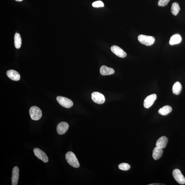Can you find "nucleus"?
<instances>
[{"mask_svg": "<svg viewBox=\"0 0 185 185\" xmlns=\"http://www.w3.org/2000/svg\"><path fill=\"white\" fill-rule=\"evenodd\" d=\"M66 159L68 164L74 168L80 167V164L75 155L72 152H69L66 155Z\"/></svg>", "mask_w": 185, "mask_h": 185, "instance_id": "nucleus-1", "label": "nucleus"}, {"mask_svg": "<svg viewBox=\"0 0 185 185\" xmlns=\"http://www.w3.org/2000/svg\"><path fill=\"white\" fill-rule=\"evenodd\" d=\"M29 113L31 118L34 120H40L42 116L41 110L36 106H33L30 108Z\"/></svg>", "mask_w": 185, "mask_h": 185, "instance_id": "nucleus-2", "label": "nucleus"}, {"mask_svg": "<svg viewBox=\"0 0 185 185\" xmlns=\"http://www.w3.org/2000/svg\"><path fill=\"white\" fill-rule=\"evenodd\" d=\"M138 40L140 43L148 46L152 45L155 41V39L153 37L142 35L138 36Z\"/></svg>", "mask_w": 185, "mask_h": 185, "instance_id": "nucleus-3", "label": "nucleus"}, {"mask_svg": "<svg viewBox=\"0 0 185 185\" xmlns=\"http://www.w3.org/2000/svg\"><path fill=\"white\" fill-rule=\"evenodd\" d=\"M57 100L60 105L66 108H71L73 105V102L71 100L63 96H57Z\"/></svg>", "mask_w": 185, "mask_h": 185, "instance_id": "nucleus-4", "label": "nucleus"}, {"mask_svg": "<svg viewBox=\"0 0 185 185\" xmlns=\"http://www.w3.org/2000/svg\"><path fill=\"white\" fill-rule=\"evenodd\" d=\"M92 98L93 102L96 104H103L105 100V98L102 94L98 92H94L92 94Z\"/></svg>", "mask_w": 185, "mask_h": 185, "instance_id": "nucleus-5", "label": "nucleus"}, {"mask_svg": "<svg viewBox=\"0 0 185 185\" xmlns=\"http://www.w3.org/2000/svg\"><path fill=\"white\" fill-rule=\"evenodd\" d=\"M174 179L179 184H185V178L180 171L178 169H175L172 172Z\"/></svg>", "mask_w": 185, "mask_h": 185, "instance_id": "nucleus-6", "label": "nucleus"}, {"mask_svg": "<svg viewBox=\"0 0 185 185\" xmlns=\"http://www.w3.org/2000/svg\"><path fill=\"white\" fill-rule=\"evenodd\" d=\"M33 152L35 155L44 162H47L49 161V158L47 155L43 150L39 148H35L34 149Z\"/></svg>", "mask_w": 185, "mask_h": 185, "instance_id": "nucleus-7", "label": "nucleus"}, {"mask_svg": "<svg viewBox=\"0 0 185 185\" xmlns=\"http://www.w3.org/2000/svg\"><path fill=\"white\" fill-rule=\"evenodd\" d=\"M156 98L157 95L155 94L147 96L144 100V107L147 109L150 108L153 104Z\"/></svg>", "mask_w": 185, "mask_h": 185, "instance_id": "nucleus-8", "label": "nucleus"}, {"mask_svg": "<svg viewBox=\"0 0 185 185\" xmlns=\"http://www.w3.org/2000/svg\"><path fill=\"white\" fill-rule=\"evenodd\" d=\"M111 50L112 53L119 57L124 58L126 56V54L123 50L119 46L113 45L112 46Z\"/></svg>", "mask_w": 185, "mask_h": 185, "instance_id": "nucleus-9", "label": "nucleus"}, {"mask_svg": "<svg viewBox=\"0 0 185 185\" xmlns=\"http://www.w3.org/2000/svg\"><path fill=\"white\" fill-rule=\"evenodd\" d=\"M69 128V124L65 122H61L58 124L57 130L58 134H64L67 131Z\"/></svg>", "mask_w": 185, "mask_h": 185, "instance_id": "nucleus-10", "label": "nucleus"}, {"mask_svg": "<svg viewBox=\"0 0 185 185\" xmlns=\"http://www.w3.org/2000/svg\"><path fill=\"white\" fill-rule=\"evenodd\" d=\"M19 176V168L17 166L14 167L12 172L11 179L12 185H17L18 182Z\"/></svg>", "mask_w": 185, "mask_h": 185, "instance_id": "nucleus-11", "label": "nucleus"}, {"mask_svg": "<svg viewBox=\"0 0 185 185\" xmlns=\"http://www.w3.org/2000/svg\"><path fill=\"white\" fill-rule=\"evenodd\" d=\"M6 74L8 77L13 81H19L20 79V74L18 72L15 70H8Z\"/></svg>", "mask_w": 185, "mask_h": 185, "instance_id": "nucleus-12", "label": "nucleus"}, {"mask_svg": "<svg viewBox=\"0 0 185 185\" xmlns=\"http://www.w3.org/2000/svg\"><path fill=\"white\" fill-rule=\"evenodd\" d=\"M100 72L102 75L108 76L113 74L114 73V70L112 68L103 65L100 68Z\"/></svg>", "mask_w": 185, "mask_h": 185, "instance_id": "nucleus-13", "label": "nucleus"}, {"mask_svg": "<svg viewBox=\"0 0 185 185\" xmlns=\"http://www.w3.org/2000/svg\"><path fill=\"white\" fill-rule=\"evenodd\" d=\"M168 142V138L166 137L163 136L160 137L157 141L156 146L162 148H165Z\"/></svg>", "mask_w": 185, "mask_h": 185, "instance_id": "nucleus-14", "label": "nucleus"}, {"mask_svg": "<svg viewBox=\"0 0 185 185\" xmlns=\"http://www.w3.org/2000/svg\"><path fill=\"white\" fill-rule=\"evenodd\" d=\"M163 153L162 148L156 146L153 150L152 156L154 159L157 160L161 157Z\"/></svg>", "mask_w": 185, "mask_h": 185, "instance_id": "nucleus-15", "label": "nucleus"}, {"mask_svg": "<svg viewBox=\"0 0 185 185\" xmlns=\"http://www.w3.org/2000/svg\"><path fill=\"white\" fill-rule=\"evenodd\" d=\"M172 111V108L171 107L168 105H166L160 108L158 110V113L161 115L166 116L170 113Z\"/></svg>", "mask_w": 185, "mask_h": 185, "instance_id": "nucleus-16", "label": "nucleus"}, {"mask_svg": "<svg viewBox=\"0 0 185 185\" xmlns=\"http://www.w3.org/2000/svg\"><path fill=\"white\" fill-rule=\"evenodd\" d=\"M182 38L179 34H175L172 36L170 38L169 44L171 45L178 44L181 41Z\"/></svg>", "mask_w": 185, "mask_h": 185, "instance_id": "nucleus-17", "label": "nucleus"}, {"mask_svg": "<svg viewBox=\"0 0 185 185\" xmlns=\"http://www.w3.org/2000/svg\"><path fill=\"white\" fill-rule=\"evenodd\" d=\"M182 89L181 84L179 82H177L174 84L172 88V92L175 95H178Z\"/></svg>", "mask_w": 185, "mask_h": 185, "instance_id": "nucleus-18", "label": "nucleus"}, {"mask_svg": "<svg viewBox=\"0 0 185 185\" xmlns=\"http://www.w3.org/2000/svg\"><path fill=\"white\" fill-rule=\"evenodd\" d=\"M14 44L17 49H19L22 44V39L19 33H16L14 37Z\"/></svg>", "mask_w": 185, "mask_h": 185, "instance_id": "nucleus-19", "label": "nucleus"}, {"mask_svg": "<svg viewBox=\"0 0 185 185\" xmlns=\"http://www.w3.org/2000/svg\"><path fill=\"white\" fill-rule=\"evenodd\" d=\"M180 9V6L178 3L174 2L172 4L171 12L172 15L175 16L177 15Z\"/></svg>", "mask_w": 185, "mask_h": 185, "instance_id": "nucleus-20", "label": "nucleus"}, {"mask_svg": "<svg viewBox=\"0 0 185 185\" xmlns=\"http://www.w3.org/2000/svg\"><path fill=\"white\" fill-rule=\"evenodd\" d=\"M120 170L124 171L128 170L130 169V165L126 163H122L120 164L118 166Z\"/></svg>", "mask_w": 185, "mask_h": 185, "instance_id": "nucleus-21", "label": "nucleus"}, {"mask_svg": "<svg viewBox=\"0 0 185 185\" xmlns=\"http://www.w3.org/2000/svg\"><path fill=\"white\" fill-rule=\"evenodd\" d=\"M170 0H159L158 1V5L160 7H164L168 5Z\"/></svg>", "mask_w": 185, "mask_h": 185, "instance_id": "nucleus-22", "label": "nucleus"}, {"mask_svg": "<svg viewBox=\"0 0 185 185\" xmlns=\"http://www.w3.org/2000/svg\"><path fill=\"white\" fill-rule=\"evenodd\" d=\"M92 5L94 7H103L104 4L101 1H97L94 2L92 4Z\"/></svg>", "mask_w": 185, "mask_h": 185, "instance_id": "nucleus-23", "label": "nucleus"}, {"mask_svg": "<svg viewBox=\"0 0 185 185\" xmlns=\"http://www.w3.org/2000/svg\"><path fill=\"white\" fill-rule=\"evenodd\" d=\"M16 1H23V0H16Z\"/></svg>", "mask_w": 185, "mask_h": 185, "instance_id": "nucleus-24", "label": "nucleus"}]
</instances>
